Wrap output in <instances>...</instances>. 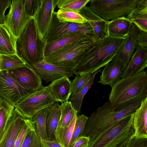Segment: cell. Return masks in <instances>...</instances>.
<instances>
[{
  "label": "cell",
  "instance_id": "obj_5",
  "mask_svg": "<svg viewBox=\"0 0 147 147\" xmlns=\"http://www.w3.org/2000/svg\"><path fill=\"white\" fill-rule=\"evenodd\" d=\"M85 36L47 57V62L58 66L75 68L81 60L100 41Z\"/></svg>",
  "mask_w": 147,
  "mask_h": 147
},
{
  "label": "cell",
  "instance_id": "obj_34",
  "mask_svg": "<svg viewBox=\"0 0 147 147\" xmlns=\"http://www.w3.org/2000/svg\"><path fill=\"white\" fill-rule=\"evenodd\" d=\"M60 107L61 114L57 129L62 128L68 126L71 122L75 113L77 112L74 109L68 100L62 103Z\"/></svg>",
  "mask_w": 147,
  "mask_h": 147
},
{
  "label": "cell",
  "instance_id": "obj_22",
  "mask_svg": "<svg viewBox=\"0 0 147 147\" xmlns=\"http://www.w3.org/2000/svg\"><path fill=\"white\" fill-rule=\"evenodd\" d=\"M131 21L126 17H122L109 21L107 25L108 36L126 37L132 26Z\"/></svg>",
  "mask_w": 147,
  "mask_h": 147
},
{
  "label": "cell",
  "instance_id": "obj_26",
  "mask_svg": "<svg viewBox=\"0 0 147 147\" xmlns=\"http://www.w3.org/2000/svg\"><path fill=\"white\" fill-rule=\"evenodd\" d=\"M85 36L87 35L81 33H76L45 44L44 54V57L62 49Z\"/></svg>",
  "mask_w": 147,
  "mask_h": 147
},
{
  "label": "cell",
  "instance_id": "obj_44",
  "mask_svg": "<svg viewBox=\"0 0 147 147\" xmlns=\"http://www.w3.org/2000/svg\"><path fill=\"white\" fill-rule=\"evenodd\" d=\"M42 140L44 144L47 147H63L55 140Z\"/></svg>",
  "mask_w": 147,
  "mask_h": 147
},
{
  "label": "cell",
  "instance_id": "obj_40",
  "mask_svg": "<svg viewBox=\"0 0 147 147\" xmlns=\"http://www.w3.org/2000/svg\"><path fill=\"white\" fill-rule=\"evenodd\" d=\"M32 121V120L27 119L25 125L17 138L13 147H20L24 140Z\"/></svg>",
  "mask_w": 147,
  "mask_h": 147
},
{
  "label": "cell",
  "instance_id": "obj_25",
  "mask_svg": "<svg viewBox=\"0 0 147 147\" xmlns=\"http://www.w3.org/2000/svg\"><path fill=\"white\" fill-rule=\"evenodd\" d=\"M61 114L60 105L55 102L49 108L46 120V130L48 140H55V133L58 126Z\"/></svg>",
  "mask_w": 147,
  "mask_h": 147
},
{
  "label": "cell",
  "instance_id": "obj_6",
  "mask_svg": "<svg viewBox=\"0 0 147 147\" xmlns=\"http://www.w3.org/2000/svg\"><path fill=\"white\" fill-rule=\"evenodd\" d=\"M134 112L123 117L107 129L90 138L87 147H118L134 134Z\"/></svg>",
  "mask_w": 147,
  "mask_h": 147
},
{
  "label": "cell",
  "instance_id": "obj_20",
  "mask_svg": "<svg viewBox=\"0 0 147 147\" xmlns=\"http://www.w3.org/2000/svg\"><path fill=\"white\" fill-rule=\"evenodd\" d=\"M133 127L134 135L147 138V98L142 100L140 106L134 112Z\"/></svg>",
  "mask_w": 147,
  "mask_h": 147
},
{
  "label": "cell",
  "instance_id": "obj_4",
  "mask_svg": "<svg viewBox=\"0 0 147 147\" xmlns=\"http://www.w3.org/2000/svg\"><path fill=\"white\" fill-rule=\"evenodd\" d=\"M45 45L38 36L32 18L16 39L17 53L27 64L32 66L44 59Z\"/></svg>",
  "mask_w": 147,
  "mask_h": 147
},
{
  "label": "cell",
  "instance_id": "obj_38",
  "mask_svg": "<svg viewBox=\"0 0 147 147\" xmlns=\"http://www.w3.org/2000/svg\"><path fill=\"white\" fill-rule=\"evenodd\" d=\"M24 6L27 15L33 18L37 12L42 0H23Z\"/></svg>",
  "mask_w": 147,
  "mask_h": 147
},
{
  "label": "cell",
  "instance_id": "obj_17",
  "mask_svg": "<svg viewBox=\"0 0 147 147\" xmlns=\"http://www.w3.org/2000/svg\"><path fill=\"white\" fill-rule=\"evenodd\" d=\"M147 67V47L138 46L126 67L122 78L138 74Z\"/></svg>",
  "mask_w": 147,
  "mask_h": 147
},
{
  "label": "cell",
  "instance_id": "obj_12",
  "mask_svg": "<svg viewBox=\"0 0 147 147\" xmlns=\"http://www.w3.org/2000/svg\"><path fill=\"white\" fill-rule=\"evenodd\" d=\"M27 120L20 111L15 107L6 124L0 141V147H14L17 138Z\"/></svg>",
  "mask_w": 147,
  "mask_h": 147
},
{
  "label": "cell",
  "instance_id": "obj_18",
  "mask_svg": "<svg viewBox=\"0 0 147 147\" xmlns=\"http://www.w3.org/2000/svg\"><path fill=\"white\" fill-rule=\"evenodd\" d=\"M80 13L92 27L95 35L99 40L108 36L107 21L93 11L89 7L85 6L79 11Z\"/></svg>",
  "mask_w": 147,
  "mask_h": 147
},
{
  "label": "cell",
  "instance_id": "obj_29",
  "mask_svg": "<svg viewBox=\"0 0 147 147\" xmlns=\"http://www.w3.org/2000/svg\"><path fill=\"white\" fill-rule=\"evenodd\" d=\"M26 62L17 54L0 55V71H9L25 66Z\"/></svg>",
  "mask_w": 147,
  "mask_h": 147
},
{
  "label": "cell",
  "instance_id": "obj_41",
  "mask_svg": "<svg viewBox=\"0 0 147 147\" xmlns=\"http://www.w3.org/2000/svg\"><path fill=\"white\" fill-rule=\"evenodd\" d=\"M12 1L0 0V23L3 24L5 18V12L7 9L10 7Z\"/></svg>",
  "mask_w": 147,
  "mask_h": 147
},
{
  "label": "cell",
  "instance_id": "obj_33",
  "mask_svg": "<svg viewBox=\"0 0 147 147\" xmlns=\"http://www.w3.org/2000/svg\"><path fill=\"white\" fill-rule=\"evenodd\" d=\"M56 16L59 22L83 24L88 22L79 13L59 9L56 12Z\"/></svg>",
  "mask_w": 147,
  "mask_h": 147
},
{
  "label": "cell",
  "instance_id": "obj_37",
  "mask_svg": "<svg viewBox=\"0 0 147 147\" xmlns=\"http://www.w3.org/2000/svg\"><path fill=\"white\" fill-rule=\"evenodd\" d=\"M92 74L77 75L71 82V94H75L77 93L88 81Z\"/></svg>",
  "mask_w": 147,
  "mask_h": 147
},
{
  "label": "cell",
  "instance_id": "obj_27",
  "mask_svg": "<svg viewBox=\"0 0 147 147\" xmlns=\"http://www.w3.org/2000/svg\"><path fill=\"white\" fill-rule=\"evenodd\" d=\"M100 71V69L93 73L88 81L77 93L75 94H71L69 98V101L77 113H80V111L84 97L91 88L94 83L96 75Z\"/></svg>",
  "mask_w": 147,
  "mask_h": 147
},
{
  "label": "cell",
  "instance_id": "obj_28",
  "mask_svg": "<svg viewBox=\"0 0 147 147\" xmlns=\"http://www.w3.org/2000/svg\"><path fill=\"white\" fill-rule=\"evenodd\" d=\"M76 112L69 125L63 128L57 129L55 134V140L63 147H69L77 117Z\"/></svg>",
  "mask_w": 147,
  "mask_h": 147
},
{
  "label": "cell",
  "instance_id": "obj_10",
  "mask_svg": "<svg viewBox=\"0 0 147 147\" xmlns=\"http://www.w3.org/2000/svg\"><path fill=\"white\" fill-rule=\"evenodd\" d=\"M32 18L26 11L23 0H13L3 24L16 39Z\"/></svg>",
  "mask_w": 147,
  "mask_h": 147
},
{
  "label": "cell",
  "instance_id": "obj_3",
  "mask_svg": "<svg viewBox=\"0 0 147 147\" xmlns=\"http://www.w3.org/2000/svg\"><path fill=\"white\" fill-rule=\"evenodd\" d=\"M142 100L130 104L120 109H114L109 101L91 114L86 123L82 136L90 138L108 129L119 120L134 112Z\"/></svg>",
  "mask_w": 147,
  "mask_h": 147
},
{
  "label": "cell",
  "instance_id": "obj_36",
  "mask_svg": "<svg viewBox=\"0 0 147 147\" xmlns=\"http://www.w3.org/2000/svg\"><path fill=\"white\" fill-rule=\"evenodd\" d=\"M88 118L83 114L77 116L69 147H71L76 140L82 136Z\"/></svg>",
  "mask_w": 147,
  "mask_h": 147
},
{
  "label": "cell",
  "instance_id": "obj_11",
  "mask_svg": "<svg viewBox=\"0 0 147 147\" xmlns=\"http://www.w3.org/2000/svg\"><path fill=\"white\" fill-rule=\"evenodd\" d=\"M34 92L18 82L7 71H0V96L14 106L20 100Z\"/></svg>",
  "mask_w": 147,
  "mask_h": 147
},
{
  "label": "cell",
  "instance_id": "obj_43",
  "mask_svg": "<svg viewBox=\"0 0 147 147\" xmlns=\"http://www.w3.org/2000/svg\"><path fill=\"white\" fill-rule=\"evenodd\" d=\"M89 140L88 137L82 136L76 140L71 147H87Z\"/></svg>",
  "mask_w": 147,
  "mask_h": 147
},
{
  "label": "cell",
  "instance_id": "obj_39",
  "mask_svg": "<svg viewBox=\"0 0 147 147\" xmlns=\"http://www.w3.org/2000/svg\"><path fill=\"white\" fill-rule=\"evenodd\" d=\"M124 147H147V138L138 137L133 134Z\"/></svg>",
  "mask_w": 147,
  "mask_h": 147
},
{
  "label": "cell",
  "instance_id": "obj_14",
  "mask_svg": "<svg viewBox=\"0 0 147 147\" xmlns=\"http://www.w3.org/2000/svg\"><path fill=\"white\" fill-rule=\"evenodd\" d=\"M58 1L42 0L39 9L32 18L35 22L38 36L42 41L48 30Z\"/></svg>",
  "mask_w": 147,
  "mask_h": 147
},
{
  "label": "cell",
  "instance_id": "obj_24",
  "mask_svg": "<svg viewBox=\"0 0 147 147\" xmlns=\"http://www.w3.org/2000/svg\"><path fill=\"white\" fill-rule=\"evenodd\" d=\"M15 54L16 39L4 24L0 23V55Z\"/></svg>",
  "mask_w": 147,
  "mask_h": 147
},
{
  "label": "cell",
  "instance_id": "obj_31",
  "mask_svg": "<svg viewBox=\"0 0 147 147\" xmlns=\"http://www.w3.org/2000/svg\"><path fill=\"white\" fill-rule=\"evenodd\" d=\"M20 147H47L37 134L34 121H32Z\"/></svg>",
  "mask_w": 147,
  "mask_h": 147
},
{
  "label": "cell",
  "instance_id": "obj_9",
  "mask_svg": "<svg viewBox=\"0 0 147 147\" xmlns=\"http://www.w3.org/2000/svg\"><path fill=\"white\" fill-rule=\"evenodd\" d=\"M78 33L99 39L88 23L80 24L60 22L57 18L56 12L54 11L48 30L43 41L45 44Z\"/></svg>",
  "mask_w": 147,
  "mask_h": 147
},
{
  "label": "cell",
  "instance_id": "obj_2",
  "mask_svg": "<svg viewBox=\"0 0 147 147\" xmlns=\"http://www.w3.org/2000/svg\"><path fill=\"white\" fill-rule=\"evenodd\" d=\"M126 37L108 36L100 40L74 68V74L93 73L111 61Z\"/></svg>",
  "mask_w": 147,
  "mask_h": 147
},
{
  "label": "cell",
  "instance_id": "obj_21",
  "mask_svg": "<svg viewBox=\"0 0 147 147\" xmlns=\"http://www.w3.org/2000/svg\"><path fill=\"white\" fill-rule=\"evenodd\" d=\"M123 71L121 63L119 61H111L105 66L97 82L111 87L122 78Z\"/></svg>",
  "mask_w": 147,
  "mask_h": 147
},
{
  "label": "cell",
  "instance_id": "obj_1",
  "mask_svg": "<svg viewBox=\"0 0 147 147\" xmlns=\"http://www.w3.org/2000/svg\"><path fill=\"white\" fill-rule=\"evenodd\" d=\"M147 98V74L144 70L121 78L111 87L109 100L113 109H120Z\"/></svg>",
  "mask_w": 147,
  "mask_h": 147
},
{
  "label": "cell",
  "instance_id": "obj_13",
  "mask_svg": "<svg viewBox=\"0 0 147 147\" xmlns=\"http://www.w3.org/2000/svg\"><path fill=\"white\" fill-rule=\"evenodd\" d=\"M7 71L13 79L30 90L34 91L44 87L35 69L27 64Z\"/></svg>",
  "mask_w": 147,
  "mask_h": 147
},
{
  "label": "cell",
  "instance_id": "obj_7",
  "mask_svg": "<svg viewBox=\"0 0 147 147\" xmlns=\"http://www.w3.org/2000/svg\"><path fill=\"white\" fill-rule=\"evenodd\" d=\"M142 0H90L89 7L105 20L127 16Z\"/></svg>",
  "mask_w": 147,
  "mask_h": 147
},
{
  "label": "cell",
  "instance_id": "obj_32",
  "mask_svg": "<svg viewBox=\"0 0 147 147\" xmlns=\"http://www.w3.org/2000/svg\"><path fill=\"white\" fill-rule=\"evenodd\" d=\"M15 106L0 96V141L7 123Z\"/></svg>",
  "mask_w": 147,
  "mask_h": 147
},
{
  "label": "cell",
  "instance_id": "obj_30",
  "mask_svg": "<svg viewBox=\"0 0 147 147\" xmlns=\"http://www.w3.org/2000/svg\"><path fill=\"white\" fill-rule=\"evenodd\" d=\"M49 108L47 107L38 111L31 120L35 122L36 131L43 140H48L46 130V120Z\"/></svg>",
  "mask_w": 147,
  "mask_h": 147
},
{
  "label": "cell",
  "instance_id": "obj_35",
  "mask_svg": "<svg viewBox=\"0 0 147 147\" xmlns=\"http://www.w3.org/2000/svg\"><path fill=\"white\" fill-rule=\"evenodd\" d=\"M90 0H58L57 6L60 9L79 13Z\"/></svg>",
  "mask_w": 147,
  "mask_h": 147
},
{
  "label": "cell",
  "instance_id": "obj_42",
  "mask_svg": "<svg viewBox=\"0 0 147 147\" xmlns=\"http://www.w3.org/2000/svg\"><path fill=\"white\" fill-rule=\"evenodd\" d=\"M136 43L137 46L147 47V32L139 30L137 36Z\"/></svg>",
  "mask_w": 147,
  "mask_h": 147
},
{
  "label": "cell",
  "instance_id": "obj_15",
  "mask_svg": "<svg viewBox=\"0 0 147 147\" xmlns=\"http://www.w3.org/2000/svg\"><path fill=\"white\" fill-rule=\"evenodd\" d=\"M41 79L46 83L64 77L73 76L74 68L57 66L49 63L44 59L32 66Z\"/></svg>",
  "mask_w": 147,
  "mask_h": 147
},
{
  "label": "cell",
  "instance_id": "obj_19",
  "mask_svg": "<svg viewBox=\"0 0 147 147\" xmlns=\"http://www.w3.org/2000/svg\"><path fill=\"white\" fill-rule=\"evenodd\" d=\"M71 83L69 78L64 77L53 80L48 86L56 102L62 103L68 100L71 94Z\"/></svg>",
  "mask_w": 147,
  "mask_h": 147
},
{
  "label": "cell",
  "instance_id": "obj_45",
  "mask_svg": "<svg viewBox=\"0 0 147 147\" xmlns=\"http://www.w3.org/2000/svg\"><path fill=\"white\" fill-rule=\"evenodd\" d=\"M128 139L126 140L123 143H122L121 145H119L118 147H124Z\"/></svg>",
  "mask_w": 147,
  "mask_h": 147
},
{
  "label": "cell",
  "instance_id": "obj_16",
  "mask_svg": "<svg viewBox=\"0 0 147 147\" xmlns=\"http://www.w3.org/2000/svg\"><path fill=\"white\" fill-rule=\"evenodd\" d=\"M138 29L132 24L130 31L111 61H119L124 70L127 67L137 47L136 38Z\"/></svg>",
  "mask_w": 147,
  "mask_h": 147
},
{
  "label": "cell",
  "instance_id": "obj_8",
  "mask_svg": "<svg viewBox=\"0 0 147 147\" xmlns=\"http://www.w3.org/2000/svg\"><path fill=\"white\" fill-rule=\"evenodd\" d=\"M56 102L48 86L24 97L18 102L14 106L26 119L31 120L38 111L50 107Z\"/></svg>",
  "mask_w": 147,
  "mask_h": 147
},
{
  "label": "cell",
  "instance_id": "obj_23",
  "mask_svg": "<svg viewBox=\"0 0 147 147\" xmlns=\"http://www.w3.org/2000/svg\"><path fill=\"white\" fill-rule=\"evenodd\" d=\"M126 17L139 30L147 32V0H142Z\"/></svg>",
  "mask_w": 147,
  "mask_h": 147
}]
</instances>
